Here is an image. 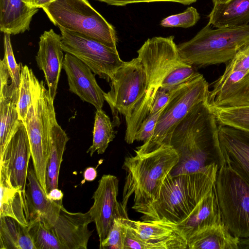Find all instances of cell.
I'll list each match as a JSON object with an SVG mask.
<instances>
[{
  "label": "cell",
  "mask_w": 249,
  "mask_h": 249,
  "mask_svg": "<svg viewBox=\"0 0 249 249\" xmlns=\"http://www.w3.org/2000/svg\"><path fill=\"white\" fill-rule=\"evenodd\" d=\"M219 124L206 101L194 106L174 127L164 144L177 151L173 176L205 173L217 176L225 163L218 137Z\"/></svg>",
  "instance_id": "6da1fadb"
},
{
  "label": "cell",
  "mask_w": 249,
  "mask_h": 249,
  "mask_svg": "<svg viewBox=\"0 0 249 249\" xmlns=\"http://www.w3.org/2000/svg\"><path fill=\"white\" fill-rule=\"evenodd\" d=\"M217 177L205 173L173 176L164 180L159 197L141 211V219L184 224L203 198L214 187Z\"/></svg>",
  "instance_id": "7a4b0ae2"
},
{
  "label": "cell",
  "mask_w": 249,
  "mask_h": 249,
  "mask_svg": "<svg viewBox=\"0 0 249 249\" xmlns=\"http://www.w3.org/2000/svg\"><path fill=\"white\" fill-rule=\"evenodd\" d=\"M179 161L176 150L170 144L143 154L126 157L122 166L126 178L122 205L126 210L130 196L134 195L132 207L140 212L159 197L161 185Z\"/></svg>",
  "instance_id": "3957f363"
},
{
  "label": "cell",
  "mask_w": 249,
  "mask_h": 249,
  "mask_svg": "<svg viewBox=\"0 0 249 249\" xmlns=\"http://www.w3.org/2000/svg\"><path fill=\"white\" fill-rule=\"evenodd\" d=\"M137 53L145 73L146 86L143 96L126 123L124 140L128 144L135 141L136 134L149 114L155 95L165 77L175 68L185 63L180 57L173 36L148 38Z\"/></svg>",
  "instance_id": "277c9868"
},
{
  "label": "cell",
  "mask_w": 249,
  "mask_h": 249,
  "mask_svg": "<svg viewBox=\"0 0 249 249\" xmlns=\"http://www.w3.org/2000/svg\"><path fill=\"white\" fill-rule=\"evenodd\" d=\"M249 43V24L213 29L207 24L190 40L177 45L182 60L194 67L227 63Z\"/></svg>",
  "instance_id": "5b68a950"
},
{
  "label": "cell",
  "mask_w": 249,
  "mask_h": 249,
  "mask_svg": "<svg viewBox=\"0 0 249 249\" xmlns=\"http://www.w3.org/2000/svg\"><path fill=\"white\" fill-rule=\"evenodd\" d=\"M32 102L24 123L28 136L31 158L36 176L47 195L46 164L51 131L56 120L53 100L44 82L31 71Z\"/></svg>",
  "instance_id": "8992f818"
},
{
  "label": "cell",
  "mask_w": 249,
  "mask_h": 249,
  "mask_svg": "<svg viewBox=\"0 0 249 249\" xmlns=\"http://www.w3.org/2000/svg\"><path fill=\"white\" fill-rule=\"evenodd\" d=\"M42 9L54 25L87 36L117 50L114 27L87 0H56Z\"/></svg>",
  "instance_id": "52a82bcc"
},
{
  "label": "cell",
  "mask_w": 249,
  "mask_h": 249,
  "mask_svg": "<svg viewBox=\"0 0 249 249\" xmlns=\"http://www.w3.org/2000/svg\"><path fill=\"white\" fill-rule=\"evenodd\" d=\"M171 91L170 99L160 114L153 135L136 148V154L148 153L161 146L174 127L191 109L207 101L209 92L208 83L199 73Z\"/></svg>",
  "instance_id": "ba28073f"
},
{
  "label": "cell",
  "mask_w": 249,
  "mask_h": 249,
  "mask_svg": "<svg viewBox=\"0 0 249 249\" xmlns=\"http://www.w3.org/2000/svg\"><path fill=\"white\" fill-rule=\"evenodd\" d=\"M215 187L222 222L234 236L249 238V185L225 163Z\"/></svg>",
  "instance_id": "9c48e42d"
},
{
  "label": "cell",
  "mask_w": 249,
  "mask_h": 249,
  "mask_svg": "<svg viewBox=\"0 0 249 249\" xmlns=\"http://www.w3.org/2000/svg\"><path fill=\"white\" fill-rule=\"evenodd\" d=\"M110 82V90L104 92V96L111 110L113 126L119 125L118 114H123L127 122L145 91V73L138 58L124 62Z\"/></svg>",
  "instance_id": "30bf717a"
},
{
  "label": "cell",
  "mask_w": 249,
  "mask_h": 249,
  "mask_svg": "<svg viewBox=\"0 0 249 249\" xmlns=\"http://www.w3.org/2000/svg\"><path fill=\"white\" fill-rule=\"evenodd\" d=\"M58 27L63 51L75 56L95 75L110 82L114 73L124 63L117 50L87 36Z\"/></svg>",
  "instance_id": "8fae6325"
},
{
  "label": "cell",
  "mask_w": 249,
  "mask_h": 249,
  "mask_svg": "<svg viewBox=\"0 0 249 249\" xmlns=\"http://www.w3.org/2000/svg\"><path fill=\"white\" fill-rule=\"evenodd\" d=\"M118 191V178L114 175H104L92 196L93 204L88 212L95 223L100 244L107 237L115 218H128L126 210L117 200Z\"/></svg>",
  "instance_id": "7c38bea8"
},
{
  "label": "cell",
  "mask_w": 249,
  "mask_h": 249,
  "mask_svg": "<svg viewBox=\"0 0 249 249\" xmlns=\"http://www.w3.org/2000/svg\"><path fill=\"white\" fill-rule=\"evenodd\" d=\"M0 157V174L12 186L25 193L31 152L26 128L21 120Z\"/></svg>",
  "instance_id": "4fadbf2b"
},
{
  "label": "cell",
  "mask_w": 249,
  "mask_h": 249,
  "mask_svg": "<svg viewBox=\"0 0 249 249\" xmlns=\"http://www.w3.org/2000/svg\"><path fill=\"white\" fill-rule=\"evenodd\" d=\"M207 103L215 108L249 106V71L224 70L209 91Z\"/></svg>",
  "instance_id": "5bb4252c"
},
{
  "label": "cell",
  "mask_w": 249,
  "mask_h": 249,
  "mask_svg": "<svg viewBox=\"0 0 249 249\" xmlns=\"http://www.w3.org/2000/svg\"><path fill=\"white\" fill-rule=\"evenodd\" d=\"M126 221L144 241L146 249H188L187 237L178 225L160 221H134L128 218Z\"/></svg>",
  "instance_id": "9a60e30c"
},
{
  "label": "cell",
  "mask_w": 249,
  "mask_h": 249,
  "mask_svg": "<svg viewBox=\"0 0 249 249\" xmlns=\"http://www.w3.org/2000/svg\"><path fill=\"white\" fill-rule=\"evenodd\" d=\"M63 69L65 71L69 90L83 101L101 109L104 105V92L97 84L95 74L90 69L75 56L66 53Z\"/></svg>",
  "instance_id": "2e32d148"
},
{
  "label": "cell",
  "mask_w": 249,
  "mask_h": 249,
  "mask_svg": "<svg viewBox=\"0 0 249 249\" xmlns=\"http://www.w3.org/2000/svg\"><path fill=\"white\" fill-rule=\"evenodd\" d=\"M218 137L225 163L249 185V132L219 124Z\"/></svg>",
  "instance_id": "e0dca14e"
},
{
  "label": "cell",
  "mask_w": 249,
  "mask_h": 249,
  "mask_svg": "<svg viewBox=\"0 0 249 249\" xmlns=\"http://www.w3.org/2000/svg\"><path fill=\"white\" fill-rule=\"evenodd\" d=\"M38 45L36 60L44 73L48 90L54 101L64 58L61 36L51 29L41 35Z\"/></svg>",
  "instance_id": "ac0fdd59"
},
{
  "label": "cell",
  "mask_w": 249,
  "mask_h": 249,
  "mask_svg": "<svg viewBox=\"0 0 249 249\" xmlns=\"http://www.w3.org/2000/svg\"><path fill=\"white\" fill-rule=\"evenodd\" d=\"M92 222L88 212L71 213L62 206L52 228L63 249H86L92 232L88 225Z\"/></svg>",
  "instance_id": "d6986e66"
},
{
  "label": "cell",
  "mask_w": 249,
  "mask_h": 249,
  "mask_svg": "<svg viewBox=\"0 0 249 249\" xmlns=\"http://www.w3.org/2000/svg\"><path fill=\"white\" fill-rule=\"evenodd\" d=\"M25 196L30 222L40 219L48 227L53 228L58 218L62 201H52L47 197L32 167L28 169Z\"/></svg>",
  "instance_id": "ffe728a7"
},
{
  "label": "cell",
  "mask_w": 249,
  "mask_h": 249,
  "mask_svg": "<svg viewBox=\"0 0 249 249\" xmlns=\"http://www.w3.org/2000/svg\"><path fill=\"white\" fill-rule=\"evenodd\" d=\"M19 93V88L10 81H0V155L3 154L21 121L17 110Z\"/></svg>",
  "instance_id": "44dd1931"
},
{
  "label": "cell",
  "mask_w": 249,
  "mask_h": 249,
  "mask_svg": "<svg viewBox=\"0 0 249 249\" xmlns=\"http://www.w3.org/2000/svg\"><path fill=\"white\" fill-rule=\"evenodd\" d=\"M187 240L189 249H239L240 242L222 221L197 230Z\"/></svg>",
  "instance_id": "7402d4cb"
},
{
  "label": "cell",
  "mask_w": 249,
  "mask_h": 249,
  "mask_svg": "<svg viewBox=\"0 0 249 249\" xmlns=\"http://www.w3.org/2000/svg\"><path fill=\"white\" fill-rule=\"evenodd\" d=\"M38 10L28 7L23 0H0V32L15 35L29 31Z\"/></svg>",
  "instance_id": "603a6c76"
},
{
  "label": "cell",
  "mask_w": 249,
  "mask_h": 249,
  "mask_svg": "<svg viewBox=\"0 0 249 249\" xmlns=\"http://www.w3.org/2000/svg\"><path fill=\"white\" fill-rule=\"evenodd\" d=\"M208 24L216 28L249 24V0H226L213 3Z\"/></svg>",
  "instance_id": "cb8c5ba5"
},
{
  "label": "cell",
  "mask_w": 249,
  "mask_h": 249,
  "mask_svg": "<svg viewBox=\"0 0 249 249\" xmlns=\"http://www.w3.org/2000/svg\"><path fill=\"white\" fill-rule=\"evenodd\" d=\"M0 217H11L24 226H28L30 218L25 193L10 184L0 174Z\"/></svg>",
  "instance_id": "d4e9b609"
},
{
  "label": "cell",
  "mask_w": 249,
  "mask_h": 249,
  "mask_svg": "<svg viewBox=\"0 0 249 249\" xmlns=\"http://www.w3.org/2000/svg\"><path fill=\"white\" fill-rule=\"evenodd\" d=\"M69 140L67 134L59 126L56 120L51 131L46 164V185L47 194L51 190L58 188L60 166Z\"/></svg>",
  "instance_id": "484cf974"
},
{
  "label": "cell",
  "mask_w": 249,
  "mask_h": 249,
  "mask_svg": "<svg viewBox=\"0 0 249 249\" xmlns=\"http://www.w3.org/2000/svg\"><path fill=\"white\" fill-rule=\"evenodd\" d=\"M220 221L222 219L214 186L200 201L186 223L178 226L188 239L197 230Z\"/></svg>",
  "instance_id": "4316f807"
},
{
  "label": "cell",
  "mask_w": 249,
  "mask_h": 249,
  "mask_svg": "<svg viewBox=\"0 0 249 249\" xmlns=\"http://www.w3.org/2000/svg\"><path fill=\"white\" fill-rule=\"evenodd\" d=\"M0 249H36L28 226L8 216L0 217Z\"/></svg>",
  "instance_id": "83f0119b"
},
{
  "label": "cell",
  "mask_w": 249,
  "mask_h": 249,
  "mask_svg": "<svg viewBox=\"0 0 249 249\" xmlns=\"http://www.w3.org/2000/svg\"><path fill=\"white\" fill-rule=\"evenodd\" d=\"M113 125L109 117L102 110H96L93 130L92 144L87 151L90 156L97 152L98 154H103L109 143L115 137Z\"/></svg>",
  "instance_id": "f1b7e54d"
},
{
  "label": "cell",
  "mask_w": 249,
  "mask_h": 249,
  "mask_svg": "<svg viewBox=\"0 0 249 249\" xmlns=\"http://www.w3.org/2000/svg\"><path fill=\"white\" fill-rule=\"evenodd\" d=\"M28 230L36 249H63L53 228L41 220L30 221Z\"/></svg>",
  "instance_id": "f546056e"
},
{
  "label": "cell",
  "mask_w": 249,
  "mask_h": 249,
  "mask_svg": "<svg viewBox=\"0 0 249 249\" xmlns=\"http://www.w3.org/2000/svg\"><path fill=\"white\" fill-rule=\"evenodd\" d=\"M210 108L219 124L234 127L249 132V106Z\"/></svg>",
  "instance_id": "4dcf8cb0"
},
{
  "label": "cell",
  "mask_w": 249,
  "mask_h": 249,
  "mask_svg": "<svg viewBox=\"0 0 249 249\" xmlns=\"http://www.w3.org/2000/svg\"><path fill=\"white\" fill-rule=\"evenodd\" d=\"M31 69L28 66H21L20 82L17 110L19 119L24 123L29 108L32 102V90L31 78Z\"/></svg>",
  "instance_id": "1f68e13d"
},
{
  "label": "cell",
  "mask_w": 249,
  "mask_h": 249,
  "mask_svg": "<svg viewBox=\"0 0 249 249\" xmlns=\"http://www.w3.org/2000/svg\"><path fill=\"white\" fill-rule=\"evenodd\" d=\"M125 219L118 217L114 220L107 237L99 245L100 249H124L128 227Z\"/></svg>",
  "instance_id": "d6a6232c"
},
{
  "label": "cell",
  "mask_w": 249,
  "mask_h": 249,
  "mask_svg": "<svg viewBox=\"0 0 249 249\" xmlns=\"http://www.w3.org/2000/svg\"><path fill=\"white\" fill-rule=\"evenodd\" d=\"M194 68L186 63L175 68L165 77L160 89L170 90L189 81L199 73Z\"/></svg>",
  "instance_id": "836d02e7"
},
{
  "label": "cell",
  "mask_w": 249,
  "mask_h": 249,
  "mask_svg": "<svg viewBox=\"0 0 249 249\" xmlns=\"http://www.w3.org/2000/svg\"><path fill=\"white\" fill-rule=\"evenodd\" d=\"M200 18L197 10L193 7H189L182 13L163 18L160 22V25L163 27L187 28L195 25Z\"/></svg>",
  "instance_id": "e575fe53"
},
{
  "label": "cell",
  "mask_w": 249,
  "mask_h": 249,
  "mask_svg": "<svg viewBox=\"0 0 249 249\" xmlns=\"http://www.w3.org/2000/svg\"><path fill=\"white\" fill-rule=\"evenodd\" d=\"M4 56L3 58L8 70L12 83L19 88L20 82L21 64L16 61L10 39V35L4 34L3 38Z\"/></svg>",
  "instance_id": "d590c367"
},
{
  "label": "cell",
  "mask_w": 249,
  "mask_h": 249,
  "mask_svg": "<svg viewBox=\"0 0 249 249\" xmlns=\"http://www.w3.org/2000/svg\"><path fill=\"white\" fill-rule=\"evenodd\" d=\"M164 108L155 113H149L147 116L142 123L136 134L135 141H143L145 142L151 138L154 133L160 114Z\"/></svg>",
  "instance_id": "8d00e7d4"
},
{
  "label": "cell",
  "mask_w": 249,
  "mask_h": 249,
  "mask_svg": "<svg viewBox=\"0 0 249 249\" xmlns=\"http://www.w3.org/2000/svg\"><path fill=\"white\" fill-rule=\"evenodd\" d=\"M249 71V43L242 47L227 63L225 71Z\"/></svg>",
  "instance_id": "74e56055"
},
{
  "label": "cell",
  "mask_w": 249,
  "mask_h": 249,
  "mask_svg": "<svg viewBox=\"0 0 249 249\" xmlns=\"http://www.w3.org/2000/svg\"><path fill=\"white\" fill-rule=\"evenodd\" d=\"M104 2L107 4L115 6H124L128 4L139 2H150L157 1H169L181 3L183 5H190L197 0H96Z\"/></svg>",
  "instance_id": "f35d334b"
},
{
  "label": "cell",
  "mask_w": 249,
  "mask_h": 249,
  "mask_svg": "<svg viewBox=\"0 0 249 249\" xmlns=\"http://www.w3.org/2000/svg\"><path fill=\"white\" fill-rule=\"evenodd\" d=\"M171 94V91L159 89L157 92L149 113H154L163 108L168 103Z\"/></svg>",
  "instance_id": "ab89813d"
},
{
  "label": "cell",
  "mask_w": 249,
  "mask_h": 249,
  "mask_svg": "<svg viewBox=\"0 0 249 249\" xmlns=\"http://www.w3.org/2000/svg\"><path fill=\"white\" fill-rule=\"evenodd\" d=\"M56 0H23L25 4L30 8L39 9L46 6Z\"/></svg>",
  "instance_id": "60d3db41"
},
{
  "label": "cell",
  "mask_w": 249,
  "mask_h": 249,
  "mask_svg": "<svg viewBox=\"0 0 249 249\" xmlns=\"http://www.w3.org/2000/svg\"><path fill=\"white\" fill-rule=\"evenodd\" d=\"M46 195L47 197L52 201L56 202L63 201V193L58 188L51 190Z\"/></svg>",
  "instance_id": "b9f144b4"
},
{
  "label": "cell",
  "mask_w": 249,
  "mask_h": 249,
  "mask_svg": "<svg viewBox=\"0 0 249 249\" xmlns=\"http://www.w3.org/2000/svg\"><path fill=\"white\" fill-rule=\"evenodd\" d=\"M97 176L96 169L93 167H89L84 172L83 177L85 180L91 181L94 180Z\"/></svg>",
  "instance_id": "7bdbcfd3"
},
{
  "label": "cell",
  "mask_w": 249,
  "mask_h": 249,
  "mask_svg": "<svg viewBox=\"0 0 249 249\" xmlns=\"http://www.w3.org/2000/svg\"><path fill=\"white\" fill-rule=\"evenodd\" d=\"M239 249H249V238L240 239Z\"/></svg>",
  "instance_id": "ee69618b"
},
{
  "label": "cell",
  "mask_w": 249,
  "mask_h": 249,
  "mask_svg": "<svg viewBox=\"0 0 249 249\" xmlns=\"http://www.w3.org/2000/svg\"><path fill=\"white\" fill-rule=\"evenodd\" d=\"M225 0H213V3L217 1H225Z\"/></svg>",
  "instance_id": "f6af8a7d"
}]
</instances>
